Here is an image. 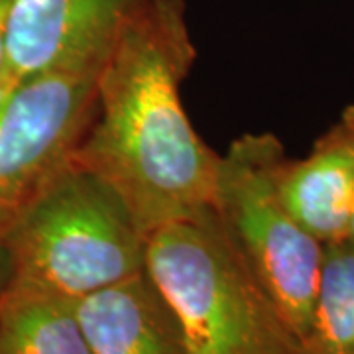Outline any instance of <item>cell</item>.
Instances as JSON below:
<instances>
[{
    "instance_id": "obj_13",
    "label": "cell",
    "mask_w": 354,
    "mask_h": 354,
    "mask_svg": "<svg viewBox=\"0 0 354 354\" xmlns=\"http://www.w3.org/2000/svg\"><path fill=\"white\" fill-rule=\"evenodd\" d=\"M346 241L354 244V207H353V215H351V223H348V234H346Z\"/></svg>"
},
{
    "instance_id": "obj_9",
    "label": "cell",
    "mask_w": 354,
    "mask_h": 354,
    "mask_svg": "<svg viewBox=\"0 0 354 354\" xmlns=\"http://www.w3.org/2000/svg\"><path fill=\"white\" fill-rule=\"evenodd\" d=\"M0 354H95L75 301L10 281L0 295Z\"/></svg>"
},
{
    "instance_id": "obj_2",
    "label": "cell",
    "mask_w": 354,
    "mask_h": 354,
    "mask_svg": "<svg viewBox=\"0 0 354 354\" xmlns=\"http://www.w3.org/2000/svg\"><path fill=\"white\" fill-rule=\"evenodd\" d=\"M146 274L174 311L189 354H299V341L213 209L153 230Z\"/></svg>"
},
{
    "instance_id": "obj_3",
    "label": "cell",
    "mask_w": 354,
    "mask_h": 354,
    "mask_svg": "<svg viewBox=\"0 0 354 354\" xmlns=\"http://www.w3.org/2000/svg\"><path fill=\"white\" fill-rule=\"evenodd\" d=\"M146 241L124 201L73 160L2 236L10 281L69 301L144 272Z\"/></svg>"
},
{
    "instance_id": "obj_5",
    "label": "cell",
    "mask_w": 354,
    "mask_h": 354,
    "mask_svg": "<svg viewBox=\"0 0 354 354\" xmlns=\"http://www.w3.org/2000/svg\"><path fill=\"white\" fill-rule=\"evenodd\" d=\"M102 57L55 67L0 97V241L71 162L95 111Z\"/></svg>"
},
{
    "instance_id": "obj_4",
    "label": "cell",
    "mask_w": 354,
    "mask_h": 354,
    "mask_svg": "<svg viewBox=\"0 0 354 354\" xmlns=\"http://www.w3.org/2000/svg\"><path fill=\"white\" fill-rule=\"evenodd\" d=\"M288 160L272 132H248L218 156L211 209L230 242L301 342L315 305L325 244L293 216L279 193Z\"/></svg>"
},
{
    "instance_id": "obj_1",
    "label": "cell",
    "mask_w": 354,
    "mask_h": 354,
    "mask_svg": "<svg viewBox=\"0 0 354 354\" xmlns=\"http://www.w3.org/2000/svg\"><path fill=\"white\" fill-rule=\"evenodd\" d=\"M197 57L183 0H132L104 51L73 162L124 201L146 236L211 209L218 156L191 127L181 85Z\"/></svg>"
},
{
    "instance_id": "obj_12",
    "label": "cell",
    "mask_w": 354,
    "mask_h": 354,
    "mask_svg": "<svg viewBox=\"0 0 354 354\" xmlns=\"http://www.w3.org/2000/svg\"><path fill=\"white\" fill-rule=\"evenodd\" d=\"M10 279H12V260H10V254L6 250L4 242L0 241V295L8 288Z\"/></svg>"
},
{
    "instance_id": "obj_11",
    "label": "cell",
    "mask_w": 354,
    "mask_h": 354,
    "mask_svg": "<svg viewBox=\"0 0 354 354\" xmlns=\"http://www.w3.org/2000/svg\"><path fill=\"white\" fill-rule=\"evenodd\" d=\"M10 6H12V0H0V79H2L4 64H6V28H8Z\"/></svg>"
},
{
    "instance_id": "obj_10",
    "label": "cell",
    "mask_w": 354,
    "mask_h": 354,
    "mask_svg": "<svg viewBox=\"0 0 354 354\" xmlns=\"http://www.w3.org/2000/svg\"><path fill=\"white\" fill-rule=\"evenodd\" d=\"M299 354H354V244H325L313 313Z\"/></svg>"
},
{
    "instance_id": "obj_8",
    "label": "cell",
    "mask_w": 354,
    "mask_h": 354,
    "mask_svg": "<svg viewBox=\"0 0 354 354\" xmlns=\"http://www.w3.org/2000/svg\"><path fill=\"white\" fill-rule=\"evenodd\" d=\"M95 354H189L174 311L146 270L75 301Z\"/></svg>"
},
{
    "instance_id": "obj_7",
    "label": "cell",
    "mask_w": 354,
    "mask_h": 354,
    "mask_svg": "<svg viewBox=\"0 0 354 354\" xmlns=\"http://www.w3.org/2000/svg\"><path fill=\"white\" fill-rule=\"evenodd\" d=\"M279 193L293 216L323 244L346 241L354 207V104L305 158L283 162Z\"/></svg>"
},
{
    "instance_id": "obj_6",
    "label": "cell",
    "mask_w": 354,
    "mask_h": 354,
    "mask_svg": "<svg viewBox=\"0 0 354 354\" xmlns=\"http://www.w3.org/2000/svg\"><path fill=\"white\" fill-rule=\"evenodd\" d=\"M132 0H12L0 97L32 77L102 57Z\"/></svg>"
}]
</instances>
